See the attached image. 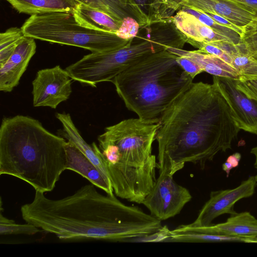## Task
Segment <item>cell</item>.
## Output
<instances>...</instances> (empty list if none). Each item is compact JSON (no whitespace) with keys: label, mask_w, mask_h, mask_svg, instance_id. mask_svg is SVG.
<instances>
[{"label":"cell","mask_w":257,"mask_h":257,"mask_svg":"<svg viewBox=\"0 0 257 257\" xmlns=\"http://www.w3.org/2000/svg\"><path fill=\"white\" fill-rule=\"evenodd\" d=\"M21 28L26 37L78 47L92 53L115 50L125 46L131 40L121 39L114 33L82 26L77 22L72 12L33 15Z\"/></svg>","instance_id":"7"},{"label":"cell","mask_w":257,"mask_h":257,"mask_svg":"<svg viewBox=\"0 0 257 257\" xmlns=\"http://www.w3.org/2000/svg\"><path fill=\"white\" fill-rule=\"evenodd\" d=\"M239 130L216 85L193 82L161 117L158 168L173 176L186 163L204 169L218 153L231 149Z\"/></svg>","instance_id":"1"},{"label":"cell","mask_w":257,"mask_h":257,"mask_svg":"<svg viewBox=\"0 0 257 257\" xmlns=\"http://www.w3.org/2000/svg\"><path fill=\"white\" fill-rule=\"evenodd\" d=\"M56 117L62 125L59 136L74 145L109 180L106 167L101 157L100 150L96 144L93 143L90 146L84 141L70 114L58 112L56 114Z\"/></svg>","instance_id":"17"},{"label":"cell","mask_w":257,"mask_h":257,"mask_svg":"<svg viewBox=\"0 0 257 257\" xmlns=\"http://www.w3.org/2000/svg\"><path fill=\"white\" fill-rule=\"evenodd\" d=\"M102 11L118 21H122L127 17L135 18L139 23V19L126 0H74Z\"/></svg>","instance_id":"24"},{"label":"cell","mask_w":257,"mask_h":257,"mask_svg":"<svg viewBox=\"0 0 257 257\" xmlns=\"http://www.w3.org/2000/svg\"><path fill=\"white\" fill-rule=\"evenodd\" d=\"M66 143L30 116L4 118L0 127V175L21 179L36 191H51L66 170Z\"/></svg>","instance_id":"3"},{"label":"cell","mask_w":257,"mask_h":257,"mask_svg":"<svg viewBox=\"0 0 257 257\" xmlns=\"http://www.w3.org/2000/svg\"><path fill=\"white\" fill-rule=\"evenodd\" d=\"M72 80L59 65L39 70L32 81L34 106L57 108L70 97Z\"/></svg>","instance_id":"9"},{"label":"cell","mask_w":257,"mask_h":257,"mask_svg":"<svg viewBox=\"0 0 257 257\" xmlns=\"http://www.w3.org/2000/svg\"><path fill=\"white\" fill-rule=\"evenodd\" d=\"M257 186V175L250 176L233 189L212 191L209 200L200 210L196 219L190 224L193 226H206L224 214H235L234 204L239 200L253 195Z\"/></svg>","instance_id":"10"},{"label":"cell","mask_w":257,"mask_h":257,"mask_svg":"<svg viewBox=\"0 0 257 257\" xmlns=\"http://www.w3.org/2000/svg\"><path fill=\"white\" fill-rule=\"evenodd\" d=\"M90 183L60 199L36 191L21 206L23 219L61 240L123 241L143 238L163 228L162 221L137 206L127 205L114 194H101Z\"/></svg>","instance_id":"2"},{"label":"cell","mask_w":257,"mask_h":257,"mask_svg":"<svg viewBox=\"0 0 257 257\" xmlns=\"http://www.w3.org/2000/svg\"><path fill=\"white\" fill-rule=\"evenodd\" d=\"M180 10L193 15L202 23L211 28L216 33L228 38L235 45L240 43V36L237 33L220 25L205 13L186 6H183Z\"/></svg>","instance_id":"26"},{"label":"cell","mask_w":257,"mask_h":257,"mask_svg":"<svg viewBox=\"0 0 257 257\" xmlns=\"http://www.w3.org/2000/svg\"><path fill=\"white\" fill-rule=\"evenodd\" d=\"M140 28L139 23L135 18L127 17L123 19L121 25L115 34L121 39L131 40L138 34Z\"/></svg>","instance_id":"28"},{"label":"cell","mask_w":257,"mask_h":257,"mask_svg":"<svg viewBox=\"0 0 257 257\" xmlns=\"http://www.w3.org/2000/svg\"><path fill=\"white\" fill-rule=\"evenodd\" d=\"M72 13L81 26L102 32L115 34L122 21L83 4L79 3Z\"/></svg>","instance_id":"21"},{"label":"cell","mask_w":257,"mask_h":257,"mask_svg":"<svg viewBox=\"0 0 257 257\" xmlns=\"http://www.w3.org/2000/svg\"><path fill=\"white\" fill-rule=\"evenodd\" d=\"M177 56H185L197 63L203 71L218 77L239 79L238 71L220 58L197 50L188 51L183 49L169 48L167 49Z\"/></svg>","instance_id":"20"},{"label":"cell","mask_w":257,"mask_h":257,"mask_svg":"<svg viewBox=\"0 0 257 257\" xmlns=\"http://www.w3.org/2000/svg\"><path fill=\"white\" fill-rule=\"evenodd\" d=\"M19 13L31 15L58 12H72L79 4L74 0H6Z\"/></svg>","instance_id":"22"},{"label":"cell","mask_w":257,"mask_h":257,"mask_svg":"<svg viewBox=\"0 0 257 257\" xmlns=\"http://www.w3.org/2000/svg\"><path fill=\"white\" fill-rule=\"evenodd\" d=\"M126 1H127V0H126ZM131 8H132V7H131Z\"/></svg>","instance_id":"35"},{"label":"cell","mask_w":257,"mask_h":257,"mask_svg":"<svg viewBox=\"0 0 257 257\" xmlns=\"http://www.w3.org/2000/svg\"><path fill=\"white\" fill-rule=\"evenodd\" d=\"M36 51L34 39L26 37L7 62L0 67L1 91L11 92L18 85Z\"/></svg>","instance_id":"12"},{"label":"cell","mask_w":257,"mask_h":257,"mask_svg":"<svg viewBox=\"0 0 257 257\" xmlns=\"http://www.w3.org/2000/svg\"><path fill=\"white\" fill-rule=\"evenodd\" d=\"M197 227L211 233L243 237L257 236V219L249 212L231 215L223 223Z\"/></svg>","instance_id":"19"},{"label":"cell","mask_w":257,"mask_h":257,"mask_svg":"<svg viewBox=\"0 0 257 257\" xmlns=\"http://www.w3.org/2000/svg\"><path fill=\"white\" fill-rule=\"evenodd\" d=\"M26 37L22 28L12 27L0 34V67L3 65Z\"/></svg>","instance_id":"25"},{"label":"cell","mask_w":257,"mask_h":257,"mask_svg":"<svg viewBox=\"0 0 257 257\" xmlns=\"http://www.w3.org/2000/svg\"><path fill=\"white\" fill-rule=\"evenodd\" d=\"M155 137L123 128L98 140L101 156L115 195L142 204L156 181L158 163L152 154Z\"/></svg>","instance_id":"5"},{"label":"cell","mask_w":257,"mask_h":257,"mask_svg":"<svg viewBox=\"0 0 257 257\" xmlns=\"http://www.w3.org/2000/svg\"><path fill=\"white\" fill-rule=\"evenodd\" d=\"M250 153L253 154L255 157L254 167L257 171V146L251 149Z\"/></svg>","instance_id":"34"},{"label":"cell","mask_w":257,"mask_h":257,"mask_svg":"<svg viewBox=\"0 0 257 257\" xmlns=\"http://www.w3.org/2000/svg\"><path fill=\"white\" fill-rule=\"evenodd\" d=\"M42 230L37 226L27 223L18 224L14 220L9 219L2 214L0 215V234L1 235L26 234L34 235Z\"/></svg>","instance_id":"27"},{"label":"cell","mask_w":257,"mask_h":257,"mask_svg":"<svg viewBox=\"0 0 257 257\" xmlns=\"http://www.w3.org/2000/svg\"><path fill=\"white\" fill-rule=\"evenodd\" d=\"M238 46L242 53L233 56L232 65L239 80L257 79V16L243 27Z\"/></svg>","instance_id":"13"},{"label":"cell","mask_w":257,"mask_h":257,"mask_svg":"<svg viewBox=\"0 0 257 257\" xmlns=\"http://www.w3.org/2000/svg\"><path fill=\"white\" fill-rule=\"evenodd\" d=\"M167 241L185 242H242L257 243V236L243 237L205 232L190 224L169 230Z\"/></svg>","instance_id":"18"},{"label":"cell","mask_w":257,"mask_h":257,"mask_svg":"<svg viewBox=\"0 0 257 257\" xmlns=\"http://www.w3.org/2000/svg\"><path fill=\"white\" fill-rule=\"evenodd\" d=\"M236 88L245 95L257 101V79H235Z\"/></svg>","instance_id":"29"},{"label":"cell","mask_w":257,"mask_h":257,"mask_svg":"<svg viewBox=\"0 0 257 257\" xmlns=\"http://www.w3.org/2000/svg\"><path fill=\"white\" fill-rule=\"evenodd\" d=\"M177 57L167 50L153 54L111 81L126 108L139 118L160 122L165 111L193 83Z\"/></svg>","instance_id":"4"},{"label":"cell","mask_w":257,"mask_h":257,"mask_svg":"<svg viewBox=\"0 0 257 257\" xmlns=\"http://www.w3.org/2000/svg\"><path fill=\"white\" fill-rule=\"evenodd\" d=\"M213 82L227 103L237 127L257 135V101L238 89L235 79L213 76Z\"/></svg>","instance_id":"11"},{"label":"cell","mask_w":257,"mask_h":257,"mask_svg":"<svg viewBox=\"0 0 257 257\" xmlns=\"http://www.w3.org/2000/svg\"><path fill=\"white\" fill-rule=\"evenodd\" d=\"M183 6L222 16L242 28L257 16L254 11L229 0H186Z\"/></svg>","instance_id":"15"},{"label":"cell","mask_w":257,"mask_h":257,"mask_svg":"<svg viewBox=\"0 0 257 257\" xmlns=\"http://www.w3.org/2000/svg\"><path fill=\"white\" fill-rule=\"evenodd\" d=\"M124 46L111 51L91 53L65 69L73 80L96 87L111 82L118 74L145 58L169 48L183 49L186 41L175 27L173 17L141 27Z\"/></svg>","instance_id":"6"},{"label":"cell","mask_w":257,"mask_h":257,"mask_svg":"<svg viewBox=\"0 0 257 257\" xmlns=\"http://www.w3.org/2000/svg\"><path fill=\"white\" fill-rule=\"evenodd\" d=\"M173 21L186 43L198 49L204 44L218 41H227L233 44L228 38L202 23L193 15L182 10H179L173 17Z\"/></svg>","instance_id":"14"},{"label":"cell","mask_w":257,"mask_h":257,"mask_svg":"<svg viewBox=\"0 0 257 257\" xmlns=\"http://www.w3.org/2000/svg\"><path fill=\"white\" fill-rule=\"evenodd\" d=\"M137 15L140 27L168 19L173 16L166 0H127Z\"/></svg>","instance_id":"23"},{"label":"cell","mask_w":257,"mask_h":257,"mask_svg":"<svg viewBox=\"0 0 257 257\" xmlns=\"http://www.w3.org/2000/svg\"><path fill=\"white\" fill-rule=\"evenodd\" d=\"M191 199L189 190L177 184L167 170L162 169L153 188L142 204L152 215L162 221L180 213Z\"/></svg>","instance_id":"8"},{"label":"cell","mask_w":257,"mask_h":257,"mask_svg":"<svg viewBox=\"0 0 257 257\" xmlns=\"http://www.w3.org/2000/svg\"><path fill=\"white\" fill-rule=\"evenodd\" d=\"M241 158L240 153H235L229 156L222 164V170L226 173L227 177H228L231 170L238 166Z\"/></svg>","instance_id":"31"},{"label":"cell","mask_w":257,"mask_h":257,"mask_svg":"<svg viewBox=\"0 0 257 257\" xmlns=\"http://www.w3.org/2000/svg\"><path fill=\"white\" fill-rule=\"evenodd\" d=\"M186 1V0H166L169 9L173 14L176 11L180 10Z\"/></svg>","instance_id":"32"},{"label":"cell","mask_w":257,"mask_h":257,"mask_svg":"<svg viewBox=\"0 0 257 257\" xmlns=\"http://www.w3.org/2000/svg\"><path fill=\"white\" fill-rule=\"evenodd\" d=\"M244 6L257 12V0H229Z\"/></svg>","instance_id":"33"},{"label":"cell","mask_w":257,"mask_h":257,"mask_svg":"<svg viewBox=\"0 0 257 257\" xmlns=\"http://www.w3.org/2000/svg\"><path fill=\"white\" fill-rule=\"evenodd\" d=\"M176 60L183 70L193 79L196 75L203 72L197 63L186 57L177 56Z\"/></svg>","instance_id":"30"},{"label":"cell","mask_w":257,"mask_h":257,"mask_svg":"<svg viewBox=\"0 0 257 257\" xmlns=\"http://www.w3.org/2000/svg\"><path fill=\"white\" fill-rule=\"evenodd\" d=\"M66 170L74 171L108 194H113L109 180L71 142L67 141L65 146Z\"/></svg>","instance_id":"16"}]
</instances>
